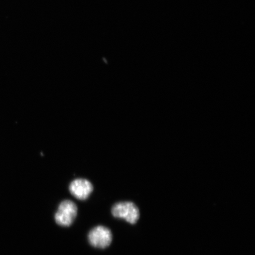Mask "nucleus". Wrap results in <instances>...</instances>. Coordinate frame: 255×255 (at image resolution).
Returning a JSON list of instances; mask_svg holds the SVG:
<instances>
[{"label":"nucleus","instance_id":"obj_3","mask_svg":"<svg viewBox=\"0 0 255 255\" xmlns=\"http://www.w3.org/2000/svg\"><path fill=\"white\" fill-rule=\"evenodd\" d=\"M88 238L91 246L105 249L110 246L113 241V235L109 229L105 226H98L89 232Z\"/></svg>","mask_w":255,"mask_h":255},{"label":"nucleus","instance_id":"obj_1","mask_svg":"<svg viewBox=\"0 0 255 255\" xmlns=\"http://www.w3.org/2000/svg\"><path fill=\"white\" fill-rule=\"evenodd\" d=\"M77 213L78 207L74 202L70 200H63L55 213V222L63 227H69L74 222Z\"/></svg>","mask_w":255,"mask_h":255},{"label":"nucleus","instance_id":"obj_4","mask_svg":"<svg viewBox=\"0 0 255 255\" xmlns=\"http://www.w3.org/2000/svg\"><path fill=\"white\" fill-rule=\"evenodd\" d=\"M94 190L92 183L88 180L78 178L69 185V191L76 199L81 200L87 199Z\"/></svg>","mask_w":255,"mask_h":255},{"label":"nucleus","instance_id":"obj_2","mask_svg":"<svg viewBox=\"0 0 255 255\" xmlns=\"http://www.w3.org/2000/svg\"><path fill=\"white\" fill-rule=\"evenodd\" d=\"M112 215L115 218L123 219L130 224H135L139 218V211L134 203L130 202H119L113 206Z\"/></svg>","mask_w":255,"mask_h":255}]
</instances>
